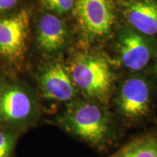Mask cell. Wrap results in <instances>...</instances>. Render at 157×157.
Returning a JSON list of instances; mask_svg holds the SVG:
<instances>
[{
  "label": "cell",
  "mask_w": 157,
  "mask_h": 157,
  "mask_svg": "<svg viewBox=\"0 0 157 157\" xmlns=\"http://www.w3.org/2000/svg\"><path fill=\"white\" fill-rule=\"evenodd\" d=\"M57 122L69 134L98 148L106 146L114 135L111 113L95 101L69 102Z\"/></svg>",
  "instance_id": "cell-1"
},
{
  "label": "cell",
  "mask_w": 157,
  "mask_h": 157,
  "mask_svg": "<svg viewBox=\"0 0 157 157\" xmlns=\"http://www.w3.org/2000/svg\"><path fill=\"white\" fill-rule=\"evenodd\" d=\"M68 71L74 85L87 98L102 105L108 103L113 75L105 59L95 55H78L71 62Z\"/></svg>",
  "instance_id": "cell-2"
},
{
  "label": "cell",
  "mask_w": 157,
  "mask_h": 157,
  "mask_svg": "<svg viewBox=\"0 0 157 157\" xmlns=\"http://www.w3.org/2000/svg\"><path fill=\"white\" fill-rule=\"evenodd\" d=\"M38 110L31 94L15 83L0 84V127L13 128L33 122Z\"/></svg>",
  "instance_id": "cell-3"
},
{
  "label": "cell",
  "mask_w": 157,
  "mask_h": 157,
  "mask_svg": "<svg viewBox=\"0 0 157 157\" xmlns=\"http://www.w3.org/2000/svg\"><path fill=\"white\" fill-rule=\"evenodd\" d=\"M30 17L26 10L0 20V56L12 63L23 60L29 30Z\"/></svg>",
  "instance_id": "cell-4"
},
{
  "label": "cell",
  "mask_w": 157,
  "mask_h": 157,
  "mask_svg": "<svg viewBox=\"0 0 157 157\" xmlns=\"http://www.w3.org/2000/svg\"><path fill=\"white\" fill-rule=\"evenodd\" d=\"M121 117L129 122L140 121L150 111V91L147 82L141 78L127 79L121 86L117 99Z\"/></svg>",
  "instance_id": "cell-5"
},
{
  "label": "cell",
  "mask_w": 157,
  "mask_h": 157,
  "mask_svg": "<svg viewBox=\"0 0 157 157\" xmlns=\"http://www.w3.org/2000/svg\"><path fill=\"white\" fill-rule=\"evenodd\" d=\"M76 18L87 36H100L109 32L113 22L109 0H76Z\"/></svg>",
  "instance_id": "cell-6"
},
{
  "label": "cell",
  "mask_w": 157,
  "mask_h": 157,
  "mask_svg": "<svg viewBox=\"0 0 157 157\" xmlns=\"http://www.w3.org/2000/svg\"><path fill=\"white\" fill-rule=\"evenodd\" d=\"M39 85L44 98L57 102H71L76 95L69 72L59 63L47 66L39 76Z\"/></svg>",
  "instance_id": "cell-7"
},
{
  "label": "cell",
  "mask_w": 157,
  "mask_h": 157,
  "mask_svg": "<svg viewBox=\"0 0 157 157\" xmlns=\"http://www.w3.org/2000/svg\"><path fill=\"white\" fill-rule=\"evenodd\" d=\"M66 31L63 23L56 15H43L38 23L37 39L40 48L47 52H54L64 44Z\"/></svg>",
  "instance_id": "cell-8"
},
{
  "label": "cell",
  "mask_w": 157,
  "mask_h": 157,
  "mask_svg": "<svg viewBox=\"0 0 157 157\" xmlns=\"http://www.w3.org/2000/svg\"><path fill=\"white\" fill-rule=\"evenodd\" d=\"M121 56L125 67L137 71L148 64L150 50L142 37L134 33H129L121 39Z\"/></svg>",
  "instance_id": "cell-9"
},
{
  "label": "cell",
  "mask_w": 157,
  "mask_h": 157,
  "mask_svg": "<svg viewBox=\"0 0 157 157\" xmlns=\"http://www.w3.org/2000/svg\"><path fill=\"white\" fill-rule=\"evenodd\" d=\"M127 17L131 24L146 34L157 33V2L151 0L135 2L128 7Z\"/></svg>",
  "instance_id": "cell-10"
},
{
  "label": "cell",
  "mask_w": 157,
  "mask_h": 157,
  "mask_svg": "<svg viewBox=\"0 0 157 157\" xmlns=\"http://www.w3.org/2000/svg\"><path fill=\"white\" fill-rule=\"evenodd\" d=\"M108 157H157V133L137 137Z\"/></svg>",
  "instance_id": "cell-11"
},
{
  "label": "cell",
  "mask_w": 157,
  "mask_h": 157,
  "mask_svg": "<svg viewBox=\"0 0 157 157\" xmlns=\"http://www.w3.org/2000/svg\"><path fill=\"white\" fill-rule=\"evenodd\" d=\"M16 140V133L10 128L0 127V157L11 156Z\"/></svg>",
  "instance_id": "cell-12"
},
{
  "label": "cell",
  "mask_w": 157,
  "mask_h": 157,
  "mask_svg": "<svg viewBox=\"0 0 157 157\" xmlns=\"http://www.w3.org/2000/svg\"><path fill=\"white\" fill-rule=\"evenodd\" d=\"M43 7L58 13H66L72 8L74 0H40Z\"/></svg>",
  "instance_id": "cell-13"
},
{
  "label": "cell",
  "mask_w": 157,
  "mask_h": 157,
  "mask_svg": "<svg viewBox=\"0 0 157 157\" xmlns=\"http://www.w3.org/2000/svg\"><path fill=\"white\" fill-rule=\"evenodd\" d=\"M18 0H0V13L15 7Z\"/></svg>",
  "instance_id": "cell-14"
}]
</instances>
